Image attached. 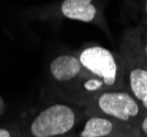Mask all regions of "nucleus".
<instances>
[{
	"label": "nucleus",
	"instance_id": "nucleus-1",
	"mask_svg": "<svg viewBox=\"0 0 147 137\" xmlns=\"http://www.w3.org/2000/svg\"><path fill=\"white\" fill-rule=\"evenodd\" d=\"M79 60L87 77L81 88L92 97L104 91L117 90L122 80V69L113 53L102 46H90L82 50Z\"/></svg>",
	"mask_w": 147,
	"mask_h": 137
},
{
	"label": "nucleus",
	"instance_id": "nucleus-2",
	"mask_svg": "<svg viewBox=\"0 0 147 137\" xmlns=\"http://www.w3.org/2000/svg\"><path fill=\"white\" fill-rule=\"evenodd\" d=\"M92 115L105 116L133 127H138L141 120L147 112L129 91L120 89L104 91L97 95Z\"/></svg>",
	"mask_w": 147,
	"mask_h": 137
},
{
	"label": "nucleus",
	"instance_id": "nucleus-3",
	"mask_svg": "<svg viewBox=\"0 0 147 137\" xmlns=\"http://www.w3.org/2000/svg\"><path fill=\"white\" fill-rule=\"evenodd\" d=\"M77 123V113L71 106L55 103L37 114L30 125L32 137H61L73 131Z\"/></svg>",
	"mask_w": 147,
	"mask_h": 137
},
{
	"label": "nucleus",
	"instance_id": "nucleus-4",
	"mask_svg": "<svg viewBox=\"0 0 147 137\" xmlns=\"http://www.w3.org/2000/svg\"><path fill=\"white\" fill-rule=\"evenodd\" d=\"M82 70L84 68L79 57L68 54L55 57L49 65V71L53 78L61 83L79 81L82 75Z\"/></svg>",
	"mask_w": 147,
	"mask_h": 137
},
{
	"label": "nucleus",
	"instance_id": "nucleus-5",
	"mask_svg": "<svg viewBox=\"0 0 147 137\" xmlns=\"http://www.w3.org/2000/svg\"><path fill=\"white\" fill-rule=\"evenodd\" d=\"M129 128H133V126L119 123L105 116L91 115L86 121L82 131L79 133V137H108Z\"/></svg>",
	"mask_w": 147,
	"mask_h": 137
},
{
	"label": "nucleus",
	"instance_id": "nucleus-6",
	"mask_svg": "<svg viewBox=\"0 0 147 137\" xmlns=\"http://www.w3.org/2000/svg\"><path fill=\"white\" fill-rule=\"evenodd\" d=\"M61 10L65 18L81 22H91L97 15L92 0H64Z\"/></svg>",
	"mask_w": 147,
	"mask_h": 137
},
{
	"label": "nucleus",
	"instance_id": "nucleus-7",
	"mask_svg": "<svg viewBox=\"0 0 147 137\" xmlns=\"http://www.w3.org/2000/svg\"><path fill=\"white\" fill-rule=\"evenodd\" d=\"M129 92L140 102L147 97V69L145 66L135 65L129 71Z\"/></svg>",
	"mask_w": 147,
	"mask_h": 137
},
{
	"label": "nucleus",
	"instance_id": "nucleus-8",
	"mask_svg": "<svg viewBox=\"0 0 147 137\" xmlns=\"http://www.w3.org/2000/svg\"><path fill=\"white\" fill-rule=\"evenodd\" d=\"M138 134H140L138 128L133 127V128H129L127 131H124L122 133H119V134H115V135H112V136L108 137H137Z\"/></svg>",
	"mask_w": 147,
	"mask_h": 137
},
{
	"label": "nucleus",
	"instance_id": "nucleus-9",
	"mask_svg": "<svg viewBox=\"0 0 147 137\" xmlns=\"http://www.w3.org/2000/svg\"><path fill=\"white\" fill-rule=\"evenodd\" d=\"M138 131L144 137H147V112L144 114L143 118L141 120L140 124H138Z\"/></svg>",
	"mask_w": 147,
	"mask_h": 137
},
{
	"label": "nucleus",
	"instance_id": "nucleus-10",
	"mask_svg": "<svg viewBox=\"0 0 147 137\" xmlns=\"http://www.w3.org/2000/svg\"><path fill=\"white\" fill-rule=\"evenodd\" d=\"M0 137H11V133L7 128H0Z\"/></svg>",
	"mask_w": 147,
	"mask_h": 137
},
{
	"label": "nucleus",
	"instance_id": "nucleus-11",
	"mask_svg": "<svg viewBox=\"0 0 147 137\" xmlns=\"http://www.w3.org/2000/svg\"><path fill=\"white\" fill-rule=\"evenodd\" d=\"M141 103H142V105H143V107H144V109H145V110L147 111V97L144 100H143V101H142Z\"/></svg>",
	"mask_w": 147,
	"mask_h": 137
},
{
	"label": "nucleus",
	"instance_id": "nucleus-12",
	"mask_svg": "<svg viewBox=\"0 0 147 137\" xmlns=\"http://www.w3.org/2000/svg\"><path fill=\"white\" fill-rule=\"evenodd\" d=\"M143 52H144V54H145V56L147 57V43H146V45L144 46V50H143Z\"/></svg>",
	"mask_w": 147,
	"mask_h": 137
},
{
	"label": "nucleus",
	"instance_id": "nucleus-13",
	"mask_svg": "<svg viewBox=\"0 0 147 137\" xmlns=\"http://www.w3.org/2000/svg\"><path fill=\"white\" fill-rule=\"evenodd\" d=\"M145 12H146V14H147V0L145 1Z\"/></svg>",
	"mask_w": 147,
	"mask_h": 137
},
{
	"label": "nucleus",
	"instance_id": "nucleus-14",
	"mask_svg": "<svg viewBox=\"0 0 147 137\" xmlns=\"http://www.w3.org/2000/svg\"><path fill=\"white\" fill-rule=\"evenodd\" d=\"M137 137H144V136H143V135H142L141 133H140V134H138V136H137Z\"/></svg>",
	"mask_w": 147,
	"mask_h": 137
},
{
	"label": "nucleus",
	"instance_id": "nucleus-15",
	"mask_svg": "<svg viewBox=\"0 0 147 137\" xmlns=\"http://www.w3.org/2000/svg\"><path fill=\"white\" fill-rule=\"evenodd\" d=\"M145 68L147 69V62H146V65H145Z\"/></svg>",
	"mask_w": 147,
	"mask_h": 137
}]
</instances>
